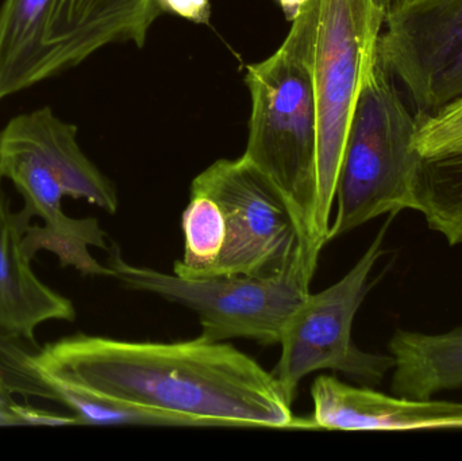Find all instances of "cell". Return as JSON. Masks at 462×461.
<instances>
[{
  "label": "cell",
  "instance_id": "obj_12",
  "mask_svg": "<svg viewBox=\"0 0 462 461\" xmlns=\"http://www.w3.org/2000/svg\"><path fill=\"white\" fill-rule=\"evenodd\" d=\"M0 175V336L34 343V332L43 322H72V302L38 281L23 251V235L30 218L13 213Z\"/></svg>",
  "mask_w": 462,
  "mask_h": 461
},
{
  "label": "cell",
  "instance_id": "obj_7",
  "mask_svg": "<svg viewBox=\"0 0 462 461\" xmlns=\"http://www.w3.org/2000/svg\"><path fill=\"white\" fill-rule=\"evenodd\" d=\"M398 214H388L363 256L333 286L309 294L293 309L280 337L279 362L272 371L292 405L299 384L310 373L331 370L361 386H379L393 371L391 355L369 354L356 346L353 322L376 281L372 272L384 254V241Z\"/></svg>",
  "mask_w": 462,
  "mask_h": 461
},
{
  "label": "cell",
  "instance_id": "obj_20",
  "mask_svg": "<svg viewBox=\"0 0 462 461\" xmlns=\"http://www.w3.org/2000/svg\"><path fill=\"white\" fill-rule=\"evenodd\" d=\"M162 13L173 14L198 24H208L211 19L210 0H157Z\"/></svg>",
  "mask_w": 462,
  "mask_h": 461
},
{
  "label": "cell",
  "instance_id": "obj_4",
  "mask_svg": "<svg viewBox=\"0 0 462 461\" xmlns=\"http://www.w3.org/2000/svg\"><path fill=\"white\" fill-rule=\"evenodd\" d=\"M417 127V114L377 49L350 119L328 243L377 217L415 210Z\"/></svg>",
  "mask_w": 462,
  "mask_h": 461
},
{
  "label": "cell",
  "instance_id": "obj_6",
  "mask_svg": "<svg viewBox=\"0 0 462 461\" xmlns=\"http://www.w3.org/2000/svg\"><path fill=\"white\" fill-rule=\"evenodd\" d=\"M108 252L107 265L122 286L189 308L199 317L200 337L213 343L249 338L263 346L279 344L288 317L309 294L314 278L303 264L268 278H184L130 264L118 246Z\"/></svg>",
  "mask_w": 462,
  "mask_h": 461
},
{
  "label": "cell",
  "instance_id": "obj_21",
  "mask_svg": "<svg viewBox=\"0 0 462 461\" xmlns=\"http://www.w3.org/2000/svg\"><path fill=\"white\" fill-rule=\"evenodd\" d=\"M288 22H293L300 15L309 0H276Z\"/></svg>",
  "mask_w": 462,
  "mask_h": 461
},
{
  "label": "cell",
  "instance_id": "obj_1",
  "mask_svg": "<svg viewBox=\"0 0 462 461\" xmlns=\"http://www.w3.org/2000/svg\"><path fill=\"white\" fill-rule=\"evenodd\" d=\"M32 362L49 384L181 414L202 428L309 429L272 373L236 346L200 336L143 343L76 335L43 346Z\"/></svg>",
  "mask_w": 462,
  "mask_h": 461
},
{
  "label": "cell",
  "instance_id": "obj_22",
  "mask_svg": "<svg viewBox=\"0 0 462 461\" xmlns=\"http://www.w3.org/2000/svg\"><path fill=\"white\" fill-rule=\"evenodd\" d=\"M377 2H379L380 5L384 8L385 13H387L388 15V14L396 10V8L401 7V5H403L404 0H377Z\"/></svg>",
  "mask_w": 462,
  "mask_h": 461
},
{
  "label": "cell",
  "instance_id": "obj_15",
  "mask_svg": "<svg viewBox=\"0 0 462 461\" xmlns=\"http://www.w3.org/2000/svg\"><path fill=\"white\" fill-rule=\"evenodd\" d=\"M415 210L450 246L462 244V153L420 159Z\"/></svg>",
  "mask_w": 462,
  "mask_h": 461
},
{
  "label": "cell",
  "instance_id": "obj_16",
  "mask_svg": "<svg viewBox=\"0 0 462 461\" xmlns=\"http://www.w3.org/2000/svg\"><path fill=\"white\" fill-rule=\"evenodd\" d=\"M184 254L173 273L184 278H206L218 262L226 244V219L221 205L210 195L191 191L181 217Z\"/></svg>",
  "mask_w": 462,
  "mask_h": 461
},
{
  "label": "cell",
  "instance_id": "obj_13",
  "mask_svg": "<svg viewBox=\"0 0 462 461\" xmlns=\"http://www.w3.org/2000/svg\"><path fill=\"white\" fill-rule=\"evenodd\" d=\"M0 143L32 152L56 176L65 195L88 200L110 214L118 210L114 184L81 151L78 127L51 107L14 116L0 130Z\"/></svg>",
  "mask_w": 462,
  "mask_h": 461
},
{
  "label": "cell",
  "instance_id": "obj_24",
  "mask_svg": "<svg viewBox=\"0 0 462 461\" xmlns=\"http://www.w3.org/2000/svg\"><path fill=\"white\" fill-rule=\"evenodd\" d=\"M409 2H412V0H404L403 5H404V3H409Z\"/></svg>",
  "mask_w": 462,
  "mask_h": 461
},
{
  "label": "cell",
  "instance_id": "obj_8",
  "mask_svg": "<svg viewBox=\"0 0 462 461\" xmlns=\"http://www.w3.org/2000/svg\"><path fill=\"white\" fill-rule=\"evenodd\" d=\"M191 191L210 195L226 219V244L208 276L279 275L304 260L290 211L269 181L245 159H222L194 179ZM208 278V276H206Z\"/></svg>",
  "mask_w": 462,
  "mask_h": 461
},
{
  "label": "cell",
  "instance_id": "obj_23",
  "mask_svg": "<svg viewBox=\"0 0 462 461\" xmlns=\"http://www.w3.org/2000/svg\"><path fill=\"white\" fill-rule=\"evenodd\" d=\"M0 425H14V420L0 409Z\"/></svg>",
  "mask_w": 462,
  "mask_h": 461
},
{
  "label": "cell",
  "instance_id": "obj_5",
  "mask_svg": "<svg viewBox=\"0 0 462 461\" xmlns=\"http://www.w3.org/2000/svg\"><path fill=\"white\" fill-rule=\"evenodd\" d=\"M312 78L318 111V232L328 244L350 119L377 57L387 13L377 0H315Z\"/></svg>",
  "mask_w": 462,
  "mask_h": 461
},
{
  "label": "cell",
  "instance_id": "obj_17",
  "mask_svg": "<svg viewBox=\"0 0 462 461\" xmlns=\"http://www.w3.org/2000/svg\"><path fill=\"white\" fill-rule=\"evenodd\" d=\"M51 386L56 389L60 402L75 411L81 425L202 428L199 422L181 414L151 410L60 384Z\"/></svg>",
  "mask_w": 462,
  "mask_h": 461
},
{
  "label": "cell",
  "instance_id": "obj_9",
  "mask_svg": "<svg viewBox=\"0 0 462 461\" xmlns=\"http://www.w3.org/2000/svg\"><path fill=\"white\" fill-rule=\"evenodd\" d=\"M379 56L418 118L462 97V0H412L388 14Z\"/></svg>",
  "mask_w": 462,
  "mask_h": 461
},
{
  "label": "cell",
  "instance_id": "obj_14",
  "mask_svg": "<svg viewBox=\"0 0 462 461\" xmlns=\"http://www.w3.org/2000/svg\"><path fill=\"white\" fill-rule=\"evenodd\" d=\"M388 351L395 362L391 379L395 397L425 401L462 389V327L439 335L398 329Z\"/></svg>",
  "mask_w": 462,
  "mask_h": 461
},
{
  "label": "cell",
  "instance_id": "obj_10",
  "mask_svg": "<svg viewBox=\"0 0 462 461\" xmlns=\"http://www.w3.org/2000/svg\"><path fill=\"white\" fill-rule=\"evenodd\" d=\"M0 175L10 179L24 199L23 213L40 217L43 226H27L23 251L30 260L40 251L53 252L62 267L83 275L110 276L113 270L92 257L89 248L107 251L105 230L95 218L75 219L62 211L65 192L56 176L32 152L0 143Z\"/></svg>",
  "mask_w": 462,
  "mask_h": 461
},
{
  "label": "cell",
  "instance_id": "obj_2",
  "mask_svg": "<svg viewBox=\"0 0 462 461\" xmlns=\"http://www.w3.org/2000/svg\"><path fill=\"white\" fill-rule=\"evenodd\" d=\"M317 3L309 0L268 59L246 67L249 134L244 157L269 181L292 217L304 260L317 271L318 111L312 78Z\"/></svg>",
  "mask_w": 462,
  "mask_h": 461
},
{
  "label": "cell",
  "instance_id": "obj_19",
  "mask_svg": "<svg viewBox=\"0 0 462 461\" xmlns=\"http://www.w3.org/2000/svg\"><path fill=\"white\" fill-rule=\"evenodd\" d=\"M414 149L420 159L462 153V97L418 118Z\"/></svg>",
  "mask_w": 462,
  "mask_h": 461
},
{
  "label": "cell",
  "instance_id": "obj_18",
  "mask_svg": "<svg viewBox=\"0 0 462 461\" xmlns=\"http://www.w3.org/2000/svg\"><path fill=\"white\" fill-rule=\"evenodd\" d=\"M35 344L0 336V409L18 425L15 410L19 405L15 395L24 398H43L60 402L56 389L38 373L32 356Z\"/></svg>",
  "mask_w": 462,
  "mask_h": 461
},
{
  "label": "cell",
  "instance_id": "obj_3",
  "mask_svg": "<svg viewBox=\"0 0 462 461\" xmlns=\"http://www.w3.org/2000/svg\"><path fill=\"white\" fill-rule=\"evenodd\" d=\"M157 0H3L0 102L78 67L113 43L143 46Z\"/></svg>",
  "mask_w": 462,
  "mask_h": 461
},
{
  "label": "cell",
  "instance_id": "obj_11",
  "mask_svg": "<svg viewBox=\"0 0 462 461\" xmlns=\"http://www.w3.org/2000/svg\"><path fill=\"white\" fill-rule=\"evenodd\" d=\"M310 429L414 432L462 429V402L409 400L322 375L311 386Z\"/></svg>",
  "mask_w": 462,
  "mask_h": 461
}]
</instances>
